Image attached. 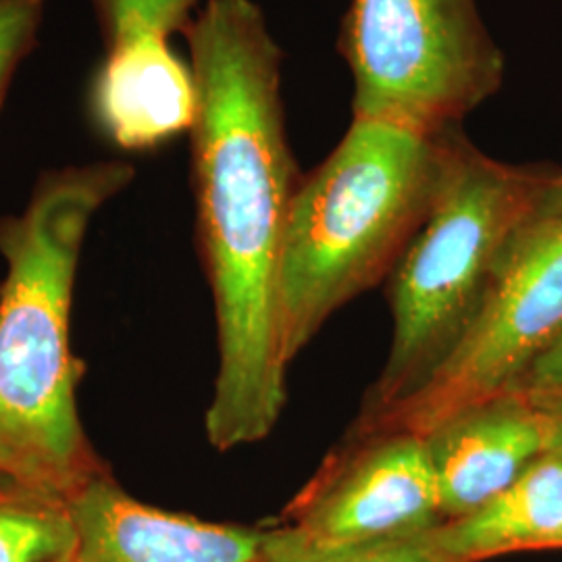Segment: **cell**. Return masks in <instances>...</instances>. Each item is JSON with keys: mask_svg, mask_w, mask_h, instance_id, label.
<instances>
[{"mask_svg": "<svg viewBox=\"0 0 562 562\" xmlns=\"http://www.w3.org/2000/svg\"><path fill=\"white\" fill-rule=\"evenodd\" d=\"M199 106L192 171L213 288L220 369L206 411L217 450L267 438L285 406L281 248L299 190L281 99L280 44L252 0H204L183 30Z\"/></svg>", "mask_w": 562, "mask_h": 562, "instance_id": "1", "label": "cell"}, {"mask_svg": "<svg viewBox=\"0 0 562 562\" xmlns=\"http://www.w3.org/2000/svg\"><path fill=\"white\" fill-rule=\"evenodd\" d=\"M132 180L123 161L53 169L0 220V475L63 503L106 471L81 427L69 323L88 227Z\"/></svg>", "mask_w": 562, "mask_h": 562, "instance_id": "2", "label": "cell"}, {"mask_svg": "<svg viewBox=\"0 0 562 562\" xmlns=\"http://www.w3.org/2000/svg\"><path fill=\"white\" fill-rule=\"evenodd\" d=\"M450 132L423 136L352 120L334 153L299 183L281 248L280 346L288 364L329 315L398 265L436 196Z\"/></svg>", "mask_w": 562, "mask_h": 562, "instance_id": "3", "label": "cell"}, {"mask_svg": "<svg viewBox=\"0 0 562 562\" xmlns=\"http://www.w3.org/2000/svg\"><path fill=\"white\" fill-rule=\"evenodd\" d=\"M554 173L496 161L448 136L442 178L392 278L394 340L362 419L415 394L482 313L504 250Z\"/></svg>", "mask_w": 562, "mask_h": 562, "instance_id": "4", "label": "cell"}, {"mask_svg": "<svg viewBox=\"0 0 562 562\" xmlns=\"http://www.w3.org/2000/svg\"><path fill=\"white\" fill-rule=\"evenodd\" d=\"M340 53L355 81L352 120L423 136L459 127L506 69L477 0H352Z\"/></svg>", "mask_w": 562, "mask_h": 562, "instance_id": "5", "label": "cell"}, {"mask_svg": "<svg viewBox=\"0 0 562 562\" xmlns=\"http://www.w3.org/2000/svg\"><path fill=\"white\" fill-rule=\"evenodd\" d=\"M561 338L562 201L548 186L508 241L482 313L461 344L415 394L361 419L362 434L425 436L462 408L510 392Z\"/></svg>", "mask_w": 562, "mask_h": 562, "instance_id": "6", "label": "cell"}, {"mask_svg": "<svg viewBox=\"0 0 562 562\" xmlns=\"http://www.w3.org/2000/svg\"><path fill=\"white\" fill-rule=\"evenodd\" d=\"M290 527L327 546L415 538L442 525L423 436L373 431L334 457L290 508Z\"/></svg>", "mask_w": 562, "mask_h": 562, "instance_id": "7", "label": "cell"}, {"mask_svg": "<svg viewBox=\"0 0 562 562\" xmlns=\"http://www.w3.org/2000/svg\"><path fill=\"white\" fill-rule=\"evenodd\" d=\"M67 506L76 527L71 562H261L262 531L140 503L109 469Z\"/></svg>", "mask_w": 562, "mask_h": 562, "instance_id": "8", "label": "cell"}, {"mask_svg": "<svg viewBox=\"0 0 562 562\" xmlns=\"http://www.w3.org/2000/svg\"><path fill=\"white\" fill-rule=\"evenodd\" d=\"M104 44L88 88V115L102 138L127 153H146L190 132L196 80L169 36L142 27Z\"/></svg>", "mask_w": 562, "mask_h": 562, "instance_id": "9", "label": "cell"}, {"mask_svg": "<svg viewBox=\"0 0 562 562\" xmlns=\"http://www.w3.org/2000/svg\"><path fill=\"white\" fill-rule=\"evenodd\" d=\"M443 522L473 513L550 452L552 415L519 392L471 404L423 436Z\"/></svg>", "mask_w": 562, "mask_h": 562, "instance_id": "10", "label": "cell"}, {"mask_svg": "<svg viewBox=\"0 0 562 562\" xmlns=\"http://www.w3.org/2000/svg\"><path fill=\"white\" fill-rule=\"evenodd\" d=\"M562 531V452H546L492 501L431 531L452 562L554 548Z\"/></svg>", "mask_w": 562, "mask_h": 562, "instance_id": "11", "label": "cell"}, {"mask_svg": "<svg viewBox=\"0 0 562 562\" xmlns=\"http://www.w3.org/2000/svg\"><path fill=\"white\" fill-rule=\"evenodd\" d=\"M69 506L34 492L0 498V562H63L74 557Z\"/></svg>", "mask_w": 562, "mask_h": 562, "instance_id": "12", "label": "cell"}, {"mask_svg": "<svg viewBox=\"0 0 562 562\" xmlns=\"http://www.w3.org/2000/svg\"><path fill=\"white\" fill-rule=\"evenodd\" d=\"M261 562H452L431 531L385 542L327 546L306 540L290 525L262 531Z\"/></svg>", "mask_w": 562, "mask_h": 562, "instance_id": "13", "label": "cell"}, {"mask_svg": "<svg viewBox=\"0 0 562 562\" xmlns=\"http://www.w3.org/2000/svg\"><path fill=\"white\" fill-rule=\"evenodd\" d=\"M201 0H94L104 42L132 30L183 32Z\"/></svg>", "mask_w": 562, "mask_h": 562, "instance_id": "14", "label": "cell"}, {"mask_svg": "<svg viewBox=\"0 0 562 562\" xmlns=\"http://www.w3.org/2000/svg\"><path fill=\"white\" fill-rule=\"evenodd\" d=\"M46 0H0V109L21 63L34 50Z\"/></svg>", "mask_w": 562, "mask_h": 562, "instance_id": "15", "label": "cell"}, {"mask_svg": "<svg viewBox=\"0 0 562 562\" xmlns=\"http://www.w3.org/2000/svg\"><path fill=\"white\" fill-rule=\"evenodd\" d=\"M510 392H519L538 406L562 401V338L533 362Z\"/></svg>", "mask_w": 562, "mask_h": 562, "instance_id": "16", "label": "cell"}, {"mask_svg": "<svg viewBox=\"0 0 562 562\" xmlns=\"http://www.w3.org/2000/svg\"><path fill=\"white\" fill-rule=\"evenodd\" d=\"M552 415V443L550 452H562V401L552 406H542Z\"/></svg>", "mask_w": 562, "mask_h": 562, "instance_id": "17", "label": "cell"}, {"mask_svg": "<svg viewBox=\"0 0 562 562\" xmlns=\"http://www.w3.org/2000/svg\"><path fill=\"white\" fill-rule=\"evenodd\" d=\"M15 492H27V490H23L20 485H15V483L9 482L7 477L0 475V498L9 496V494H15Z\"/></svg>", "mask_w": 562, "mask_h": 562, "instance_id": "18", "label": "cell"}, {"mask_svg": "<svg viewBox=\"0 0 562 562\" xmlns=\"http://www.w3.org/2000/svg\"><path fill=\"white\" fill-rule=\"evenodd\" d=\"M550 188H552V194H554V196H559L562 201V171L561 173H554V176H552V183H550Z\"/></svg>", "mask_w": 562, "mask_h": 562, "instance_id": "19", "label": "cell"}, {"mask_svg": "<svg viewBox=\"0 0 562 562\" xmlns=\"http://www.w3.org/2000/svg\"><path fill=\"white\" fill-rule=\"evenodd\" d=\"M554 548H562V531L561 536H559V540H557V546H554Z\"/></svg>", "mask_w": 562, "mask_h": 562, "instance_id": "20", "label": "cell"}, {"mask_svg": "<svg viewBox=\"0 0 562 562\" xmlns=\"http://www.w3.org/2000/svg\"><path fill=\"white\" fill-rule=\"evenodd\" d=\"M63 562H71V559H67V561H63Z\"/></svg>", "mask_w": 562, "mask_h": 562, "instance_id": "21", "label": "cell"}]
</instances>
